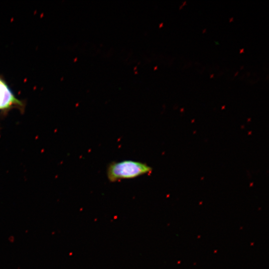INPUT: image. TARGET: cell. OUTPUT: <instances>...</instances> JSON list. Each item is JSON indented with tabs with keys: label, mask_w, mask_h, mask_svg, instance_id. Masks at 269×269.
Masks as SVG:
<instances>
[{
	"label": "cell",
	"mask_w": 269,
	"mask_h": 269,
	"mask_svg": "<svg viewBox=\"0 0 269 269\" xmlns=\"http://www.w3.org/2000/svg\"><path fill=\"white\" fill-rule=\"evenodd\" d=\"M152 169L145 163L132 160L111 162L107 168V176L112 182L134 178L149 173Z\"/></svg>",
	"instance_id": "6da1fadb"
},
{
	"label": "cell",
	"mask_w": 269,
	"mask_h": 269,
	"mask_svg": "<svg viewBox=\"0 0 269 269\" xmlns=\"http://www.w3.org/2000/svg\"><path fill=\"white\" fill-rule=\"evenodd\" d=\"M21 105V102L14 96L6 84L0 78V110Z\"/></svg>",
	"instance_id": "7a4b0ae2"
},
{
	"label": "cell",
	"mask_w": 269,
	"mask_h": 269,
	"mask_svg": "<svg viewBox=\"0 0 269 269\" xmlns=\"http://www.w3.org/2000/svg\"><path fill=\"white\" fill-rule=\"evenodd\" d=\"M243 50H244V49H243V48L242 49H241L240 51V53L243 52Z\"/></svg>",
	"instance_id": "3957f363"
},
{
	"label": "cell",
	"mask_w": 269,
	"mask_h": 269,
	"mask_svg": "<svg viewBox=\"0 0 269 269\" xmlns=\"http://www.w3.org/2000/svg\"><path fill=\"white\" fill-rule=\"evenodd\" d=\"M233 19V17L231 18L230 19V21L232 20Z\"/></svg>",
	"instance_id": "277c9868"
},
{
	"label": "cell",
	"mask_w": 269,
	"mask_h": 269,
	"mask_svg": "<svg viewBox=\"0 0 269 269\" xmlns=\"http://www.w3.org/2000/svg\"><path fill=\"white\" fill-rule=\"evenodd\" d=\"M206 31V29H203V32H204Z\"/></svg>",
	"instance_id": "5b68a950"
},
{
	"label": "cell",
	"mask_w": 269,
	"mask_h": 269,
	"mask_svg": "<svg viewBox=\"0 0 269 269\" xmlns=\"http://www.w3.org/2000/svg\"><path fill=\"white\" fill-rule=\"evenodd\" d=\"M213 76V74H212L211 76H210V77H212Z\"/></svg>",
	"instance_id": "8992f818"
},
{
	"label": "cell",
	"mask_w": 269,
	"mask_h": 269,
	"mask_svg": "<svg viewBox=\"0 0 269 269\" xmlns=\"http://www.w3.org/2000/svg\"><path fill=\"white\" fill-rule=\"evenodd\" d=\"M238 72L235 74V75H236L238 74Z\"/></svg>",
	"instance_id": "52a82bcc"
},
{
	"label": "cell",
	"mask_w": 269,
	"mask_h": 269,
	"mask_svg": "<svg viewBox=\"0 0 269 269\" xmlns=\"http://www.w3.org/2000/svg\"><path fill=\"white\" fill-rule=\"evenodd\" d=\"M243 67V66H242V67H241V68H242Z\"/></svg>",
	"instance_id": "ba28073f"
}]
</instances>
